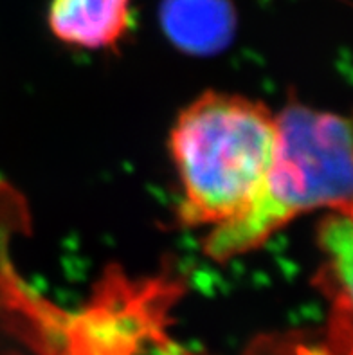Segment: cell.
<instances>
[{
  "mask_svg": "<svg viewBox=\"0 0 353 355\" xmlns=\"http://www.w3.org/2000/svg\"><path fill=\"white\" fill-rule=\"evenodd\" d=\"M277 141V116L258 99L207 90L184 107L170 132L180 180L179 224L216 227L258 197Z\"/></svg>",
  "mask_w": 353,
  "mask_h": 355,
  "instance_id": "obj_1",
  "label": "cell"
},
{
  "mask_svg": "<svg viewBox=\"0 0 353 355\" xmlns=\"http://www.w3.org/2000/svg\"><path fill=\"white\" fill-rule=\"evenodd\" d=\"M276 116V150L258 197L238 218L211 227L202 242L209 260L227 263L256 251L307 213L352 215L350 123L295 99Z\"/></svg>",
  "mask_w": 353,
  "mask_h": 355,
  "instance_id": "obj_2",
  "label": "cell"
},
{
  "mask_svg": "<svg viewBox=\"0 0 353 355\" xmlns=\"http://www.w3.org/2000/svg\"><path fill=\"white\" fill-rule=\"evenodd\" d=\"M132 0H53L49 27L54 38L81 49H114L130 27Z\"/></svg>",
  "mask_w": 353,
  "mask_h": 355,
  "instance_id": "obj_3",
  "label": "cell"
},
{
  "mask_svg": "<svg viewBox=\"0 0 353 355\" xmlns=\"http://www.w3.org/2000/svg\"><path fill=\"white\" fill-rule=\"evenodd\" d=\"M161 17L168 38L189 54L220 53L236 26L227 0H164Z\"/></svg>",
  "mask_w": 353,
  "mask_h": 355,
  "instance_id": "obj_4",
  "label": "cell"
}]
</instances>
